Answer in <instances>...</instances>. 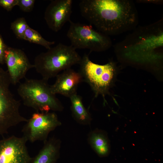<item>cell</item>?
Segmentation results:
<instances>
[{"label": "cell", "mask_w": 163, "mask_h": 163, "mask_svg": "<svg viewBox=\"0 0 163 163\" xmlns=\"http://www.w3.org/2000/svg\"><path fill=\"white\" fill-rule=\"evenodd\" d=\"M116 47L126 58L139 63H151L160 58L163 31L159 23L137 29Z\"/></svg>", "instance_id": "7a4b0ae2"}, {"label": "cell", "mask_w": 163, "mask_h": 163, "mask_svg": "<svg viewBox=\"0 0 163 163\" xmlns=\"http://www.w3.org/2000/svg\"><path fill=\"white\" fill-rule=\"evenodd\" d=\"M18 0H0V6L7 11H10L13 8L17 5Z\"/></svg>", "instance_id": "d6986e66"}, {"label": "cell", "mask_w": 163, "mask_h": 163, "mask_svg": "<svg viewBox=\"0 0 163 163\" xmlns=\"http://www.w3.org/2000/svg\"><path fill=\"white\" fill-rule=\"evenodd\" d=\"M79 72L83 79L90 86L95 96L101 95L104 98L109 93L115 75V66L110 62L103 65L95 63L85 54L79 64Z\"/></svg>", "instance_id": "8992f818"}, {"label": "cell", "mask_w": 163, "mask_h": 163, "mask_svg": "<svg viewBox=\"0 0 163 163\" xmlns=\"http://www.w3.org/2000/svg\"><path fill=\"white\" fill-rule=\"evenodd\" d=\"M82 57L72 46L61 43L36 56L34 68L42 78L48 80L75 65L79 64Z\"/></svg>", "instance_id": "3957f363"}, {"label": "cell", "mask_w": 163, "mask_h": 163, "mask_svg": "<svg viewBox=\"0 0 163 163\" xmlns=\"http://www.w3.org/2000/svg\"><path fill=\"white\" fill-rule=\"evenodd\" d=\"M82 15L92 26L109 36L134 29L138 13L133 2L128 0H82Z\"/></svg>", "instance_id": "6da1fadb"}, {"label": "cell", "mask_w": 163, "mask_h": 163, "mask_svg": "<svg viewBox=\"0 0 163 163\" xmlns=\"http://www.w3.org/2000/svg\"><path fill=\"white\" fill-rule=\"evenodd\" d=\"M72 0H53L46 7L44 18L49 28L55 32L60 30L70 20Z\"/></svg>", "instance_id": "8fae6325"}, {"label": "cell", "mask_w": 163, "mask_h": 163, "mask_svg": "<svg viewBox=\"0 0 163 163\" xmlns=\"http://www.w3.org/2000/svg\"><path fill=\"white\" fill-rule=\"evenodd\" d=\"M25 123L22 130L23 136L31 142H44L49 133L61 124L56 113L50 112H36Z\"/></svg>", "instance_id": "ba28073f"}, {"label": "cell", "mask_w": 163, "mask_h": 163, "mask_svg": "<svg viewBox=\"0 0 163 163\" xmlns=\"http://www.w3.org/2000/svg\"><path fill=\"white\" fill-rule=\"evenodd\" d=\"M83 81L79 72L71 68L66 69L56 76L54 83L50 85L52 92L69 98L77 94L78 86Z\"/></svg>", "instance_id": "7c38bea8"}, {"label": "cell", "mask_w": 163, "mask_h": 163, "mask_svg": "<svg viewBox=\"0 0 163 163\" xmlns=\"http://www.w3.org/2000/svg\"><path fill=\"white\" fill-rule=\"evenodd\" d=\"M67 36L71 45L75 49H88L91 51L101 52L112 45L108 36L95 29L91 25L75 23L71 20Z\"/></svg>", "instance_id": "52a82bcc"}, {"label": "cell", "mask_w": 163, "mask_h": 163, "mask_svg": "<svg viewBox=\"0 0 163 163\" xmlns=\"http://www.w3.org/2000/svg\"><path fill=\"white\" fill-rule=\"evenodd\" d=\"M7 46L5 44L2 36L0 34V63H5V51Z\"/></svg>", "instance_id": "ffe728a7"}, {"label": "cell", "mask_w": 163, "mask_h": 163, "mask_svg": "<svg viewBox=\"0 0 163 163\" xmlns=\"http://www.w3.org/2000/svg\"><path fill=\"white\" fill-rule=\"evenodd\" d=\"M69 98L71 110L74 119L80 124H89L91 120V116L83 105L81 97L76 94Z\"/></svg>", "instance_id": "9a60e30c"}, {"label": "cell", "mask_w": 163, "mask_h": 163, "mask_svg": "<svg viewBox=\"0 0 163 163\" xmlns=\"http://www.w3.org/2000/svg\"><path fill=\"white\" fill-rule=\"evenodd\" d=\"M17 92L25 106L37 112L61 111L64 109L60 101L52 91L48 80L27 78L19 85Z\"/></svg>", "instance_id": "277c9868"}, {"label": "cell", "mask_w": 163, "mask_h": 163, "mask_svg": "<svg viewBox=\"0 0 163 163\" xmlns=\"http://www.w3.org/2000/svg\"><path fill=\"white\" fill-rule=\"evenodd\" d=\"M35 1L34 0H18L17 5L23 11L29 12L32 10Z\"/></svg>", "instance_id": "ac0fdd59"}, {"label": "cell", "mask_w": 163, "mask_h": 163, "mask_svg": "<svg viewBox=\"0 0 163 163\" xmlns=\"http://www.w3.org/2000/svg\"><path fill=\"white\" fill-rule=\"evenodd\" d=\"M24 40L41 45L47 50L50 49L51 46L55 43L54 41H49L45 39L37 31L29 26L25 32Z\"/></svg>", "instance_id": "2e32d148"}, {"label": "cell", "mask_w": 163, "mask_h": 163, "mask_svg": "<svg viewBox=\"0 0 163 163\" xmlns=\"http://www.w3.org/2000/svg\"><path fill=\"white\" fill-rule=\"evenodd\" d=\"M37 155L31 159L30 163H56L59 155L60 140L52 137L44 142Z\"/></svg>", "instance_id": "4fadbf2b"}, {"label": "cell", "mask_w": 163, "mask_h": 163, "mask_svg": "<svg viewBox=\"0 0 163 163\" xmlns=\"http://www.w3.org/2000/svg\"><path fill=\"white\" fill-rule=\"evenodd\" d=\"M88 141L92 149L100 156H106L110 153V141L104 131L95 129L92 131L88 135Z\"/></svg>", "instance_id": "5bb4252c"}, {"label": "cell", "mask_w": 163, "mask_h": 163, "mask_svg": "<svg viewBox=\"0 0 163 163\" xmlns=\"http://www.w3.org/2000/svg\"><path fill=\"white\" fill-rule=\"evenodd\" d=\"M28 27L25 18L24 17L17 18L11 24V29L17 37L23 40L25 32Z\"/></svg>", "instance_id": "e0dca14e"}, {"label": "cell", "mask_w": 163, "mask_h": 163, "mask_svg": "<svg viewBox=\"0 0 163 163\" xmlns=\"http://www.w3.org/2000/svg\"><path fill=\"white\" fill-rule=\"evenodd\" d=\"M11 84L7 71L0 67V135L8 133L9 129L27 119L20 111V103L10 89Z\"/></svg>", "instance_id": "5b68a950"}, {"label": "cell", "mask_w": 163, "mask_h": 163, "mask_svg": "<svg viewBox=\"0 0 163 163\" xmlns=\"http://www.w3.org/2000/svg\"><path fill=\"white\" fill-rule=\"evenodd\" d=\"M27 142L23 136H14L0 140V163H30Z\"/></svg>", "instance_id": "9c48e42d"}, {"label": "cell", "mask_w": 163, "mask_h": 163, "mask_svg": "<svg viewBox=\"0 0 163 163\" xmlns=\"http://www.w3.org/2000/svg\"><path fill=\"white\" fill-rule=\"evenodd\" d=\"M5 62L11 84L16 85L30 69L34 68L24 52L20 49L7 46L5 51Z\"/></svg>", "instance_id": "30bf717a"}]
</instances>
